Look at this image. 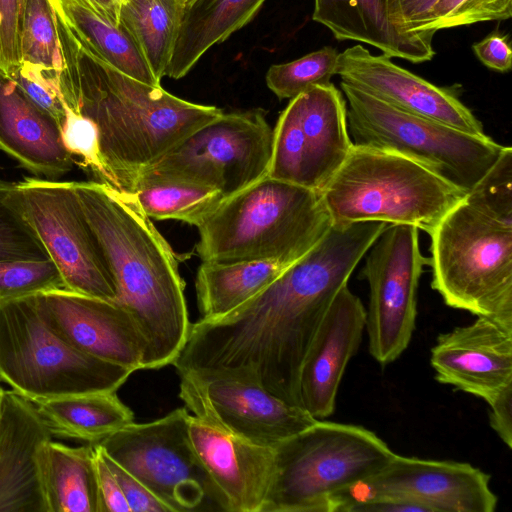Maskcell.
I'll use <instances>...</instances> for the list:
<instances>
[{"mask_svg":"<svg viewBox=\"0 0 512 512\" xmlns=\"http://www.w3.org/2000/svg\"><path fill=\"white\" fill-rule=\"evenodd\" d=\"M55 17L62 58L60 96L94 124L108 185L125 190L139 170L223 113L120 72Z\"/></svg>","mask_w":512,"mask_h":512,"instance_id":"obj_1","label":"cell"},{"mask_svg":"<svg viewBox=\"0 0 512 512\" xmlns=\"http://www.w3.org/2000/svg\"><path fill=\"white\" fill-rule=\"evenodd\" d=\"M117 298L145 342L142 369L172 364L191 324L175 254L132 196L99 181H74Z\"/></svg>","mask_w":512,"mask_h":512,"instance_id":"obj_2","label":"cell"},{"mask_svg":"<svg viewBox=\"0 0 512 512\" xmlns=\"http://www.w3.org/2000/svg\"><path fill=\"white\" fill-rule=\"evenodd\" d=\"M332 225L321 191L265 176L200 221L196 248L202 262L291 264Z\"/></svg>","mask_w":512,"mask_h":512,"instance_id":"obj_3","label":"cell"},{"mask_svg":"<svg viewBox=\"0 0 512 512\" xmlns=\"http://www.w3.org/2000/svg\"><path fill=\"white\" fill-rule=\"evenodd\" d=\"M321 193L334 224H405L428 234L467 195L413 159L354 143Z\"/></svg>","mask_w":512,"mask_h":512,"instance_id":"obj_4","label":"cell"},{"mask_svg":"<svg viewBox=\"0 0 512 512\" xmlns=\"http://www.w3.org/2000/svg\"><path fill=\"white\" fill-rule=\"evenodd\" d=\"M275 472L262 512H333L336 498L394 457L372 431L317 420L274 447Z\"/></svg>","mask_w":512,"mask_h":512,"instance_id":"obj_5","label":"cell"},{"mask_svg":"<svg viewBox=\"0 0 512 512\" xmlns=\"http://www.w3.org/2000/svg\"><path fill=\"white\" fill-rule=\"evenodd\" d=\"M429 235L431 286L445 304L512 327V225L464 198Z\"/></svg>","mask_w":512,"mask_h":512,"instance_id":"obj_6","label":"cell"},{"mask_svg":"<svg viewBox=\"0 0 512 512\" xmlns=\"http://www.w3.org/2000/svg\"><path fill=\"white\" fill-rule=\"evenodd\" d=\"M132 370L71 346L43 320L36 295L0 304V382L32 403L116 392Z\"/></svg>","mask_w":512,"mask_h":512,"instance_id":"obj_7","label":"cell"},{"mask_svg":"<svg viewBox=\"0 0 512 512\" xmlns=\"http://www.w3.org/2000/svg\"><path fill=\"white\" fill-rule=\"evenodd\" d=\"M354 144L413 159L468 193L496 162L504 146L442 123L403 112L341 81Z\"/></svg>","mask_w":512,"mask_h":512,"instance_id":"obj_8","label":"cell"},{"mask_svg":"<svg viewBox=\"0 0 512 512\" xmlns=\"http://www.w3.org/2000/svg\"><path fill=\"white\" fill-rule=\"evenodd\" d=\"M273 129L261 110L222 113L186 136L127 188L151 182L205 186L227 198L268 175Z\"/></svg>","mask_w":512,"mask_h":512,"instance_id":"obj_9","label":"cell"},{"mask_svg":"<svg viewBox=\"0 0 512 512\" xmlns=\"http://www.w3.org/2000/svg\"><path fill=\"white\" fill-rule=\"evenodd\" d=\"M188 417L186 407L177 408L151 422H133L98 444L171 512L224 511L192 448Z\"/></svg>","mask_w":512,"mask_h":512,"instance_id":"obj_10","label":"cell"},{"mask_svg":"<svg viewBox=\"0 0 512 512\" xmlns=\"http://www.w3.org/2000/svg\"><path fill=\"white\" fill-rule=\"evenodd\" d=\"M12 196L57 267L65 289L115 301L114 280L74 181L28 177L14 183Z\"/></svg>","mask_w":512,"mask_h":512,"instance_id":"obj_11","label":"cell"},{"mask_svg":"<svg viewBox=\"0 0 512 512\" xmlns=\"http://www.w3.org/2000/svg\"><path fill=\"white\" fill-rule=\"evenodd\" d=\"M418 228L389 224L368 249L361 278L369 285V352L382 366L408 347L416 324L417 288L430 264L419 248Z\"/></svg>","mask_w":512,"mask_h":512,"instance_id":"obj_12","label":"cell"},{"mask_svg":"<svg viewBox=\"0 0 512 512\" xmlns=\"http://www.w3.org/2000/svg\"><path fill=\"white\" fill-rule=\"evenodd\" d=\"M376 498L409 501L427 512H493L498 502L490 476L469 463L396 453L380 471L340 494L333 512Z\"/></svg>","mask_w":512,"mask_h":512,"instance_id":"obj_13","label":"cell"},{"mask_svg":"<svg viewBox=\"0 0 512 512\" xmlns=\"http://www.w3.org/2000/svg\"><path fill=\"white\" fill-rule=\"evenodd\" d=\"M179 396L192 413L211 416L232 433L275 447L318 419L260 385L230 377L180 376Z\"/></svg>","mask_w":512,"mask_h":512,"instance_id":"obj_14","label":"cell"},{"mask_svg":"<svg viewBox=\"0 0 512 512\" xmlns=\"http://www.w3.org/2000/svg\"><path fill=\"white\" fill-rule=\"evenodd\" d=\"M36 302L48 327L71 346L133 372L142 369L144 339L117 302L65 289L38 294Z\"/></svg>","mask_w":512,"mask_h":512,"instance_id":"obj_15","label":"cell"},{"mask_svg":"<svg viewBox=\"0 0 512 512\" xmlns=\"http://www.w3.org/2000/svg\"><path fill=\"white\" fill-rule=\"evenodd\" d=\"M336 74L403 112L427 118L475 136H486L482 123L450 88L438 87L396 65L391 57L373 55L362 45L339 53Z\"/></svg>","mask_w":512,"mask_h":512,"instance_id":"obj_16","label":"cell"},{"mask_svg":"<svg viewBox=\"0 0 512 512\" xmlns=\"http://www.w3.org/2000/svg\"><path fill=\"white\" fill-rule=\"evenodd\" d=\"M192 448L226 512H262L275 472L274 447L252 443L211 416L189 414Z\"/></svg>","mask_w":512,"mask_h":512,"instance_id":"obj_17","label":"cell"},{"mask_svg":"<svg viewBox=\"0 0 512 512\" xmlns=\"http://www.w3.org/2000/svg\"><path fill=\"white\" fill-rule=\"evenodd\" d=\"M430 363L438 382L489 404L512 386V327L477 317L440 334Z\"/></svg>","mask_w":512,"mask_h":512,"instance_id":"obj_18","label":"cell"},{"mask_svg":"<svg viewBox=\"0 0 512 512\" xmlns=\"http://www.w3.org/2000/svg\"><path fill=\"white\" fill-rule=\"evenodd\" d=\"M277 124L303 162L306 187L321 191L353 146L341 92L331 82L315 85L290 99Z\"/></svg>","mask_w":512,"mask_h":512,"instance_id":"obj_19","label":"cell"},{"mask_svg":"<svg viewBox=\"0 0 512 512\" xmlns=\"http://www.w3.org/2000/svg\"><path fill=\"white\" fill-rule=\"evenodd\" d=\"M365 329L366 309L346 285L328 308L301 366V403L314 418L323 420L334 412L342 377Z\"/></svg>","mask_w":512,"mask_h":512,"instance_id":"obj_20","label":"cell"},{"mask_svg":"<svg viewBox=\"0 0 512 512\" xmlns=\"http://www.w3.org/2000/svg\"><path fill=\"white\" fill-rule=\"evenodd\" d=\"M52 434L35 405L3 390L0 407V512H47L39 452Z\"/></svg>","mask_w":512,"mask_h":512,"instance_id":"obj_21","label":"cell"},{"mask_svg":"<svg viewBox=\"0 0 512 512\" xmlns=\"http://www.w3.org/2000/svg\"><path fill=\"white\" fill-rule=\"evenodd\" d=\"M312 18L336 39L369 44L389 57L421 63L435 55V32L410 31L398 0H314Z\"/></svg>","mask_w":512,"mask_h":512,"instance_id":"obj_22","label":"cell"},{"mask_svg":"<svg viewBox=\"0 0 512 512\" xmlns=\"http://www.w3.org/2000/svg\"><path fill=\"white\" fill-rule=\"evenodd\" d=\"M0 150L38 177L57 179L74 164L58 123L0 71Z\"/></svg>","mask_w":512,"mask_h":512,"instance_id":"obj_23","label":"cell"},{"mask_svg":"<svg viewBox=\"0 0 512 512\" xmlns=\"http://www.w3.org/2000/svg\"><path fill=\"white\" fill-rule=\"evenodd\" d=\"M265 0H190L185 2L165 76L184 77L213 45L248 24Z\"/></svg>","mask_w":512,"mask_h":512,"instance_id":"obj_24","label":"cell"},{"mask_svg":"<svg viewBox=\"0 0 512 512\" xmlns=\"http://www.w3.org/2000/svg\"><path fill=\"white\" fill-rule=\"evenodd\" d=\"M39 465L47 512H100L93 443L72 447L50 439Z\"/></svg>","mask_w":512,"mask_h":512,"instance_id":"obj_25","label":"cell"},{"mask_svg":"<svg viewBox=\"0 0 512 512\" xmlns=\"http://www.w3.org/2000/svg\"><path fill=\"white\" fill-rule=\"evenodd\" d=\"M33 404L52 436L86 443H99L134 422L133 412L115 392L67 395Z\"/></svg>","mask_w":512,"mask_h":512,"instance_id":"obj_26","label":"cell"},{"mask_svg":"<svg viewBox=\"0 0 512 512\" xmlns=\"http://www.w3.org/2000/svg\"><path fill=\"white\" fill-rule=\"evenodd\" d=\"M290 264L275 261L202 262L195 282L203 320L221 318L256 296Z\"/></svg>","mask_w":512,"mask_h":512,"instance_id":"obj_27","label":"cell"},{"mask_svg":"<svg viewBox=\"0 0 512 512\" xmlns=\"http://www.w3.org/2000/svg\"><path fill=\"white\" fill-rule=\"evenodd\" d=\"M185 0H122L118 23L134 39L160 81L173 54Z\"/></svg>","mask_w":512,"mask_h":512,"instance_id":"obj_28","label":"cell"},{"mask_svg":"<svg viewBox=\"0 0 512 512\" xmlns=\"http://www.w3.org/2000/svg\"><path fill=\"white\" fill-rule=\"evenodd\" d=\"M125 192L150 219H172L194 226L224 199L216 189L178 182L137 184Z\"/></svg>","mask_w":512,"mask_h":512,"instance_id":"obj_29","label":"cell"},{"mask_svg":"<svg viewBox=\"0 0 512 512\" xmlns=\"http://www.w3.org/2000/svg\"><path fill=\"white\" fill-rule=\"evenodd\" d=\"M20 67L59 80L62 58L56 17L48 0H27L20 34Z\"/></svg>","mask_w":512,"mask_h":512,"instance_id":"obj_30","label":"cell"},{"mask_svg":"<svg viewBox=\"0 0 512 512\" xmlns=\"http://www.w3.org/2000/svg\"><path fill=\"white\" fill-rule=\"evenodd\" d=\"M338 51L326 46L294 61L272 65L266 74L268 88L279 99H292L315 85L330 83L336 74Z\"/></svg>","mask_w":512,"mask_h":512,"instance_id":"obj_31","label":"cell"},{"mask_svg":"<svg viewBox=\"0 0 512 512\" xmlns=\"http://www.w3.org/2000/svg\"><path fill=\"white\" fill-rule=\"evenodd\" d=\"M14 183L0 178V261L49 256L12 196Z\"/></svg>","mask_w":512,"mask_h":512,"instance_id":"obj_32","label":"cell"},{"mask_svg":"<svg viewBox=\"0 0 512 512\" xmlns=\"http://www.w3.org/2000/svg\"><path fill=\"white\" fill-rule=\"evenodd\" d=\"M62 289L64 282L50 259L0 261V304Z\"/></svg>","mask_w":512,"mask_h":512,"instance_id":"obj_33","label":"cell"},{"mask_svg":"<svg viewBox=\"0 0 512 512\" xmlns=\"http://www.w3.org/2000/svg\"><path fill=\"white\" fill-rule=\"evenodd\" d=\"M465 200L490 215L512 225V148L504 146L492 167L477 182Z\"/></svg>","mask_w":512,"mask_h":512,"instance_id":"obj_34","label":"cell"},{"mask_svg":"<svg viewBox=\"0 0 512 512\" xmlns=\"http://www.w3.org/2000/svg\"><path fill=\"white\" fill-rule=\"evenodd\" d=\"M512 16V0H439L434 6L426 31L506 20Z\"/></svg>","mask_w":512,"mask_h":512,"instance_id":"obj_35","label":"cell"},{"mask_svg":"<svg viewBox=\"0 0 512 512\" xmlns=\"http://www.w3.org/2000/svg\"><path fill=\"white\" fill-rule=\"evenodd\" d=\"M27 0H0V71L12 77L21 65L20 34Z\"/></svg>","mask_w":512,"mask_h":512,"instance_id":"obj_36","label":"cell"},{"mask_svg":"<svg viewBox=\"0 0 512 512\" xmlns=\"http://www.w3.org/2000/svg\"><path fill=\"white\" fill-rule=\"evenodd\" d=\"M11 78L20 91L38 108L50 115L60 126L64 105L59 92V81L25 67H20Z\"/></svg>","mask_w":512,"mask_h":512,"instance_id":"obj_37","label":"cell"},{"mask_svg":"<svg viewBox=\"0 0 512 512\" xmlns=\"http://www.w3.org/2000/svg\"><path fill=\"white\" fill-rule=\"evenodd\" d=\"M103 451L105 460L121 488L130 512H171L139 479L114 461L104 449Z\"/></svg>","mask_w":512,"mask_h":512,"instance_id":"obj_38","label":"cell"},{"mask_svg":"<svg viewBox=\"0 0 512 512\" xmlns=\"http://www.w3.org/2000/svg\"><path fill=\"white\" fill-rule=\"evenodd\" d=\"M93 445L100 512H130L121 488L105 460L102 446L98 443Z\"/></svg>","mask_w":512,"mask_h":512,"instance_id":"obj_39","label":"cell"},{"mask_svg":"<svg viewBox=\"0 0 512 512\" xmlns=\"http://www.w3.org/2000/svg\"><path fill=\"white\" fill-rule=\"evenodd\" d=\"M477 58L488 68L504 73L512 67V50L508 35L494 31L472 45Z\"/></svg>","mask_w":512,"mask_h":512,"instance_id":"obj_40","label":"cell"},{"mask_svg":"<svg viewBox=\"0 0 512 512\" xmlns=\"http://www.w3.org/2000/svg\"><path fill=\"white\" fill-rule=\"evenodd\" d=\"M489 423L499 438L512 447V386L506 388L491 403Z\"/></svg>","mask_w":512,"mask_h":512,"instance_id":"obj_41","label":"cell"},{"mask_svg":"<svg viewBox=\"0 0 512 512\" xmlns=\"http://www.w3.org/2000/svg\"><path fill=\"white\" fill-rule=\"evenodd\" d=\"M439 0H398L402 19L410 31L423 32Z\"/></svg>","mask_w":512,"mask_h":512,"instance_id":"obj_42","label":"cell"},{"mask_svg":"<svg viewBox=\"0 0 512 512\" xmlns=\"http://www.w3.org/2000/svg\"><path fill=\"white\" fill-rule=\"evenodd\" d=\"M96 9L113 24H118L122 0H91Z\"/></svg>","mask_w":512,"mask_h":512,"instance_id":"obj_43","label":"cell"},{"mask_svg":"<svg viewBox=\"0 0 512 512\" xmlns=\"http://www.w3.org/2000/svg\"><path fill=\"white\" fill-rule=\"evenodd\" d=\"M3 386L1 385V382H0V407H1V400H2V393H3Z\"/></svg>","mask_w":512,"mask_h":512,"instance_id":"obj_44","label":"cell"},{"mask_svg":"<svg viewBox=\"0 0 512 512\" xmlns=\"http://www.w3.org/2000/svg\"><path fill=\"white\" fill-rule=\"evenodd\" d=\"M188 1H190V0H185V2H188Z\"/></svg>","mask_w":512,"mask_h":512,"instance_id":"obj_45","label":"cell"}]
</instances>
